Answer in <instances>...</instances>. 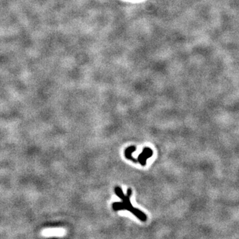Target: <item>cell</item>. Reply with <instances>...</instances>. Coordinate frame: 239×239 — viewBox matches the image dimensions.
Listing matches in <instances>:
<instances>
[{
    "mask_svg": "<svg viewBox=\"0 0 239 239\" xmlns=\"http://www.w3.org/2000/svg\"><path fill=\"white\" fill-rule=\"evenodd\" d=\"M136 150V148L135 146H129L125 150V157H126L129 160H131L134 163H137V159L134 158L132 156V153L135 152Z\"/></svg>",
    "mask_w": 239,
    "mask_h": 239,
    "instance_id": "obj_4",
    "label": "cell"
},
{
    "mask_svg": "<svg viewBox=\"0 0 239 239\" xmlns=\"http://www.w3.org/2000/svg\"><path fill=\"white\" fill-rule=\"evenodd\" d=\"M153 156V151L152 149L145 147L142 150L141 153L139 155V156L137 158V162H139L142 166H145L146 164L147 159L150 158Z\"/></svg>",
    "mask_w": 239,
    "mask_h": 239,
    "instance_id": "obj_3",
    "label": "cell"
},
{
    "mask_svg": "<svg viewBox=\"0 0 239 239\" xmlns=\"http://www.w3.org/2000/svg\"><path fill=\"white\" fill-rule=\"evenodd\" d=\"M132 189L130 188H129L127 189L126 195H124L123 193L122 189L120 187H116L115 193L121 200V202L113 203L112 209L116 211L121 210H127L130 211L138 219H140L141 221L145 222L147 220V216L145 214L140 211V209L133 207L130 202V197L132 195Z\"/></svg>",
    "mask_w": 239,
    "mask_h": 239,
    "instance_id": "obj_1",
    "label": "cell"
},
{
    "mask_svg": "<svg viewBox=\"0 0 239 239\" xmlns=\"http://www.w3.org/2000/svg\"><path fill=\"white\" fill-rule=\"evenodd\" d=\"M65 233L66 230L61 227L46 228L41 232V234L44 237H63Z\"/></svg>",
    "mask_w": 239,
    "mask_h": 239,
    "instance_id": "obj_2",
    "label": "cell"
}]
</instances>
